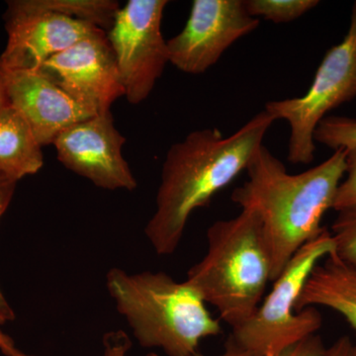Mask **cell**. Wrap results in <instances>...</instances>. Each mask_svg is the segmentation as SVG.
<instances>
[{
  "instance_id": "cell-5",
  "label": "cell",
  "mask_w": 356,
  "mask_h": 356,
  "mask_svg": "<svg viewBox=\"0 0 356 356\" xmlns=\"http://www.w3.org/2000/svg\"><path fill=\"white\" fill-rule=\"evenodd\" d=\"M334 250L327 229L300 248L273 281V290L254 315L232 329L227 343L254 356H275L316 334L323 324L320 312L314 307L297 312V300L313 269Z\"/></svg>"
},
{
  "instance_id": "cell-3",
  "label": "cell",
  "mask_w": 356,
  "mask_h": 356,
  "mask_svg": "<svg viewBox=\"0 0 356 356\" xmlns=\"http://www.w3.org/2000/svg\"><path fill=\"white\" fill-rule=\"evenodd\" d=\"M106 288L142 348L191 356L203 339L222 332L202 297L186 281L165 273H129L114 267L106 274Z\"/></svg>"
},
{
  "instance_id": "cell-13",
  "label": "cell",
  "mask_w": 356,
  "mask_h": 356,
  "mask_svg": "<svg viewBox=\"0 0 356 356\" xmlns=\"http://www.w3.org/2000/svg\"><path fill=\"white\" fill-rule=\"evenodd\" d=\"M317 306L336 311L356 331V268L336 254L313 269L297 300L296 311Z\"/></svg>"
},
{
  "instance_id": "cell-17",
  "label": "cell",
  "mask_w": 356,
  "mask_h": 356,
  "mask_svg": "<svg viewBox=\"0 0 356 356\" xmlns=\"http://www.w3.org/2000/svg\"><path fill=\"white\" fill-rule=\"evenodd\" d=\"M314 140L318 144L337 149L356 147V120L348 117L327 116L320 122Z\"/></svg>"
},
{
  "instance_id": "cell-1",
  "label": "cell",
  "mask_w": 356,
  "mask_h": 356,
  "mask_svg": "<svg viewBox=\"0 0 356 356\" xmlns=\"http://www.w3.org/2000/svg\"><path fill=\"white\" fill-rule=\"evenodd\" d=\"M274 121L264 110L228 137L217 128L202 129L170 147L156 209L145 228L156 254L170 255L177 250L192 213L206 207L247 170Z\"/></svg>"
},
{
  "instance_id": "cell-23",
  "label": "cell",
  "mask_w": 356,
  "mask_h": 356,
  "mask_svg": "<svg viewBox=\"0 0 356 356\" xmlns=\"http://www.w3.org/2000/svg\"><path fill=\"white\" fill-rule=\"evenodd\" d=\"M353 341L350 337L343 336L332 344L330 348H327L325 356H351V350H353Z\"/></svg>"
},
{
  "instance_id": "cell-28",
  "label": "cell",
  "mask_w": 356,
  "mask_h": 356,
  "mask_svg": "<svg viewBox=\"0 0 356 356\" xmlns=\"http://www.w3.org/2000/svg\"><path fill=\"white\" fill-rule=\"evenodd\" d=\"M351 356H356V337L355 341L353 343V350H351Z\"/></svg>"
},
{
  "instance_id": "cell-24",
  "label": "cell",
  "mask_w": 356,
  "mask_h": 356,
  "mask_svg": "<svg viewBox=\"0 0 356 356\" xmlns=\"http://www.w3.org/2000/svg\"><path fill=\"white\" fill-rule=\"evenodd\" d=\"M18 350H19L16 348L15 343L11 337L0 331V351L6 356H13Z\"/></svg>"
},
{
  "instance_id": "cell-4",
  "label": "cell",
  "mask_w": 356,
  "mask_h": 356,
  "mask_svg": "<svg viewBox=\"0 0 356 356\" xmlns=\"http://www.w3.org/2000/svg\"><path fill=\"white\" fill-rule=\"evenodd\" d=\"M207 242V254L189 269L185 281L235 329L254 315L273 282L261 219L254 211L242 209L236 217L211 225Z\"/></svg>"
},
{
  "instance_id": "cell-26",
  "label": "cell",
  "mask_w": 356,
  "mask_h": 356,
  "mask_svg": "<svg viewBox=\"0 0 356 356\" xmlns=\"http://www.w3.org/2000/svg\"><path fill=\"white\" fill-rule=\"evenodd\" d=\"M191 356H206L201 355V353H194L193 355ZM219 356H254L250 355V353H247V351H243L240 350V348H236V346H231V344L227 343L226 350H225L224 353H222L221 355Z\"/></svg>"
},
{
  "instance_id": "cell-27",
  "label": "cell",
  "mask_w": 356,
  "mask_h": 356,
  "mask_svg": "<svg viewBox=\"0 0 356 356\" xmlns=\"http://www.w3.org/2000/svg\"><path fill=\"white\" fill-rule=\"evenodd\" d=\"M13 356H41V355H28V353H22V351L18 350L15 355Z\"/></svg>"
},
{
  "instance_id": "cell-20",
  "label": "cell",
  "mask_w": 356,
  "mask_h": 356,
  "mask_svg": "<svg viewBox=\"0 0 356 356\" xmlns=\"http://www.w3.org/2000/svg\"><path fill=\"white\" fill-rule=\"evenodd\" d=\"M18 181L0 172V218L6 214L15 194ZM16 314L0 289V325L13 322Z\"/></svg>"
},
{
  "instance_id": "cell-7",
  "label": "cell",
  "mask_w": 356,
  "mask_h": 356,
  "mask_svg": "<svg viewBox=\"0 0 356 356\" xmlns=\"http://www.w3.org/2000/svg\"><path fill=\"white\" fill-rule=\"evenodd\" d=\"M168 0H130L120 7L107 33L124 96L132 104L146 100L168 62L161 21Z\"/></svg>"
},
{
  "instance_id": "cell-6",
  "label": "cell",
  "mask_w": 356,
  "mask_h": 356,
  "mask_svg": "<svg viewBox=\"0 0 356 356\" xmlns=\"http://www.w3.org/2000/svg\"><path fill=\"white\" fill-rule=\"evenodd\" d=\"M356 97V1L348 31L341 43L325 54L313 83L301 97L273 100L264 111L274 120L289 124L288 161L309 165L315 158L314 134L327 114Z\"/></svg>"
},
{
  "instance_id": "cell-18",
  "label": "cell",
  "mask_w": 356,
  "mask_h": 356,
  "mask_svg": "<svg viewBox=\"0 0 356 356\" xmlns=\"http://www.w3.org/2000/svg\"><path fill=\"white\" fill-rule=\"evenodd\" d=\"M337 213L331 232L334 245L332 254L356 268V208Z\"/></svg>"
},
{
  "instance_id": "cell-8",
  "label": "cell",
  "mask_w": 356,
  "mask_h": 356,
  "mask_svg": "<svg viewBox=\"0 0 356 356\" xmlns=\"http://www.w3.org/2000/svg\"><path fill=\"white\" fill-rule=\"evenodd\" d=\"M259 23L245 0H194L182 31L166 41L168 62L185 74H204Z\"/></svg>"
},
{
  "instance_id": "cell-21",
  "label": "cell",
  "mask_w": 356,
  "mask_h": 356,
  "mask_svg": "<svg viewBox=\"0 0 356 356\" xmlns=\"http://www.w3.org/2000/svg\"><path fill=\"white\" fill-rule=\"evenodd\" d=\"M102 356H128L132 348V341L125 332L110 331L103 336ZM146 356H159L156 353H147Z\"/></svg>"
},
{
  "instance_id": "cell-19",
  "label": "cell",
  "mask_w": 356,
  "mask_h": 356,
  "mask_svg": "<svg viewBox=\"0 0 356 356\" xmlns=\"http://www.w3.org/2000/svg\"><path fill=\"white\" fill-rule=\"evenodd\" d=\"M346 177L337 188L332 209L339 211L356 208V147L346 153Z\"/></svg>"
},
{
  "instance_id": "cell-22",
  "label": "cell",
  "mask_w": 356,
  "mask_h": 356,
  "mask_svg": "<svg viewBox=\"0 0 356 356\" xmlns=\"http://www.w3.org/2000/svg\"><path fill=\"white\" fill-rule=\"evenodd\" d=\"M325 351L327 348L323 339L320 336L313 334L293 344L275 356H325Z\"/></svg>"
},
{
  "instance_id": "cell-14",
  "label": "cell",
  "mask_w": 356,
  "mask_h": 356,
  "mask_svg": "<svg viewBox=\"0 0 356 356\" xmlns=\"http://www.w3.org/2000/svg\"><path fill=\"white\" fill-rule=\"evenodd\" d=\"M44 165L42 146L25 119L11 105L0 112V172L19 181Z\"/></svg>"
},
{
  "instance_id": "cell-10",
  "label": "cell",
  "mask_w": 356,
  "mask_h": 356,
  "mask_svg": "<svg viewBox=\"0 0 356 356\" xmlns=\"http://www.w3.org/2000/svg\"><path fill=\"white\" fill-rule=\"evenodd\" d=\"M125 143L126 138L115 127L109 111L65 129L53 145L65 168L95 186L133 191L138 184L122 154Z\"/></svg>"
},
{
  "instance_id": "cell-9",
  "label": "cell",
  "mask_w": 356,
  "mask_h": 356,
  "mask_svg": "<svg viewBox=\"0 0 356 356\" xmlns=\"http://www.w3.org/2000/svg\"><path fill=\"white\" fill-rule=\"evenodd\" d=\"M4 21L7 43L0 62L7 70H38L49 58L102 30L40 9L32 0L7 1Z\"/></svg>"
},
{
  "instance_id": "cell-25",
  "label": "cell",
  "mask_w": 356,
  "mask_h": 356,
  "mask_svg": "<svg viewBox=\"0 0 356 356\" xmlns=\"http://www.w3.org/2000/svg\"><path fill=\"white\" fill-rule=\"evenodd\" d=\"M8 105H10V103H9L8 96H7L6 70L0 62V112L6 108Z\"/></svg>"
},
{
  "instance_id": "cell-11",
  "label": "cell",
  "mask_w": 356,
  "mask_h": 356,
  "mask_svg": "<svg viewBox=\"0 0 356 356\" xmlns=\"http://www.w3.org/2000/svg\"><path fill=\"white\" fill-rule=\"evenodd\" d=\"M39 70L93 115L109 112L125 95L113 50L103 30L49 58Z\"/></svg>"
},
{
  "instance_id": "cell-12",
  "label": "cell",
  "mask_w": 356,
  "mask_h": 356,
  "mask_svg": "<svg viewBox=\"0 0 356 356\" xmlns=\"http://www.w3.org/2000/svg\"><path fill=\"white\" fill-rule=\"evenodd\" d=\"M4 70L9 103L42 147L53 145L65 129L95 116L41 70Z\"/></svg>"
},
{
  "instance_id": "cell-15",
  "label": "cell",
  "mask_w": 356,
  "mask_h": 356,
  "mask_svg": "<svg viewBox=\"0 0 356 356\" xmlns=\"http://www.w3.org/2000/svg\"><path fill=\"white\" fill-rule=\"evenodd\" d=\"M32 2L40 9L90 23L103 31H109L120 9L119 2L115 0H32Z\"/></svg>"
},
{
  "instance_id": "cell-2",
  "label": "cell",
  "mask_w": 356,
  "mask_h": 356,
  "mask_svg": "<svg viewBox=\"0 0 356 356\" xmlns=\"http://www.w3.org/2000/svg\"><path fill=\"white\" fill-rule=\"evenodd\" d=\"M346 149H337L320 165L290 175L282 161L264 145L247 168L248 179L232 193L242 209L261 219L273 264V282L294 254L325 228V213L332 209L346 168Z\"/></svg>"
},
{
  "instance_id": "cell-16",
  "label": "cell",
  "mask_w": 356,
  "mask_h": 356,
  "mask_svg": "<svg viewBox=\"0 0 356 356\" xmlns=\"http://www.w3.org/2000/svg\"><path fill=\"white\" fill-rule=\"evenodd\" d=\"M318 0H245V8L252 17L273 23H288L298 19L318 6Z\"/></svg>"
}]
</instances>
